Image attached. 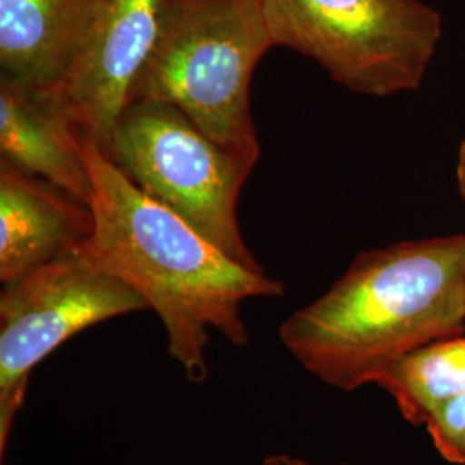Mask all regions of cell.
I'll use <instances>...</instances> for the list:
<instances>
[{
    "label": "cell",
    "instance_id": "obj_9",
    "mask_svg": "<svg viewBox=\"0 0 465 465\" xmlns=\"http://www.w3.org/2000/svg\"><path fill=\"white\" fill-rule=\"evenodd\" d=\"M95 228L88 202L0 161L2 284L78 249Z\"/></svg>",
    "mask_w": 465,
    "mask_h": 465
},
{
    "label": "cell",
    "instance_id": "obj_15",
    "mask_svg": "<svg viewBox=\"0 0 465 465\" xmlns=\"http://www.w3.org/2000/svg\"><path fill=\"white\" fill-rule=\"evenodd\" d=\"M341 465H347V464H341Z\"/></svg>",
    "mask_w": 465,
    "mask_h": 465
},
{
    "label": "cell",
    "instance_id": "obj_11",
    "mask_svg": "<svg viewBox=\"0 0 465 465\" xmlns=\"http://www.w3.org/2000/svg\"><path fill=\"white\" fill-rule=\"evenodd\" d=\"M374 384L391 395L405 420L426 424L441 403L465 391V331L409 351Z\"/></svg>",
    "mask_w": 465,
    "mask_h": 465
},
{
    "label": "cell",
    "instance_id": "obj_13",
    "mask_svg": "<svg viewBox=\"0 0 465 465\" xmlns=\"http://www.w3.org/2000/svg\"><path fill=\"white\" fill-rule=\"evenodd\" d=\"M259 465H314L297 459V457H292V455H284V453H276V455H269Z\"/></svg>",
    "mask_w": 465,
    "mask_h": 465
},
{
    "label": "cell",
    "instance_id": "obj_7",
    "mask_svg": "<svg viewBox=\"0 0 465 465\" xmlns=\"http://www.w3.org/2000/svg\"><path fill=\"white\" fill-rule=\"evenodd\" d=\"M161 0H99L66 78L57 84L80 134L102 145L126 107L159 26Z\"/></svg>",
    "mask_w": 465,
    "mask_h": 465
},
{
    "label": "cell",
    "instance_id": "obj_1",
    "mask_svg": "<svg viewBox=\"0 0 465 465\" xmlns=\"http://www.w3.org/2000/svg\"><path fill=\"white\" fill-rule=\"evenodd\" d=\"M92 178V236L78 250L100 271L132 286L147 302L167 334V353L192 384L209 376V330L242 349L250 341L242 305L278 299L284 282L252 271L214 247L188 223L143 195L84 136Z\"/></svg>",
    "mask_w": 465,
    "mask_h": 465
},
{
    "label": "cell",
    "instance_id": "obj_6",
    "mask_svg": "<svg viewBox=\"0 0 465 465\" xmlns=\"http://www.w3.org/2000/svg\"><path fill=\"white\" fill-rule=\"evenodd\" d=\"M142 311H149V305L132 286L90 264L78 249L2 284V464L35 367L78 332Z\"/></svg>",
    "mask_w": 465,
    "mask_h": 465
},
{
    "label": "cell",
    "instance_id": "obj_14",
    "mask_svg": "<svg viewBox=\"0 0 465 465\" xmlns=\"http://www.w3.org/2000/svg\"><path fill=\"white\" fill-rule=\"evenodd\" d=\"M457 184L465 203V140L460 143L459 155H457Z\"/></svg>",
    "mask_w": 465,
    "mask_h": 465
},
{
    "label": "cell",
    "instance_id": "obj_8",
    "mask_svg": "<svg viewBox=\"0 0 465 465\" xmlns=\"http://www.w3.org/2000/svg\"><path fill=\"white\" fill-rule=\"evenodd\" d=\"M0 161L61 186L90 203L84 134L55 84L0 76Z\"/></svg>",
    "mask_w": 465,
    "mask_h": 465
},
{
    "label": "cell",
    "instance_id": "obj_10",
    "mask_svg": "<svg viewBox=\"0 0 465 465\" xmlns=\"http://www.w3.org/2000/svg\"><path fill=\"white\" fill-rule=\"evenodd\" d=\"M99 0H0V67L38 84L66 78Z\"/></svg>",
    "mask_w": 465,
    "mask_h": 465
},
{
    "label": "cell",
    "instance_id": "obj_2",
    "mask_svg": "<svg viewBox=\"0 0 465 465\" xmlns=\"http://www.w3.org/2000/svg\"><path fill=\"white\" fill-rule=\"evenodd\" d=\"M464 331L465 234H451L357 255L282 322L280 340L319 381L353 391L409 351Z\"/></svg>",
    "mask_w": 465,
    "mask_h": 465
},
{
    "label": "cell",
    "instance_id": "obj_4",
    "mask_svg": "<svg viewBox=\"0 0 465 465\" xmlns=\"http://www.w3.org/2000/svg\"><path fill=\"white\" fill-rule=\"evenodd\" d=\"M99 147L143 195L238 264L264 271L238 223L240 193L259 155L217 142L174 104L147 99L128 102Z\"/></svg>",
    "mask_w": 465,
    "mask_h": 465
},
{
    "label": "cell",
    "instance_id": "obj_12",
    "mask_svg": "<svg viewBox=\"0 0 465 465\" xmlns=\"http://www.w3.org/2000/svg\"><path fill=\"white\" fill-rule=\"evenodd\" d=\"M424 426L445 460L465 465V391L441 403Z\"/></svg>",
    "mask_w": 465,
    "mask_h": 465
},
{
    "label": "cell",
    "instance_id": "obj_3",
    "mask_svg": "<svg viewBox=\"0 0 465 465\" xmlns=\"http://www.w3.org/2000/svg\"><path fill=\"white\" fill-rule=\"evenodd\" d=\"M274 42L261 0H161L128 102L174 104L217 142L261 155L250 82Z\"/></svg>",
    "mask_w": 465,
    "mask_h": 465
},
{
    "label": "cell",
    "instance_id": "obj_5",
    "mask_svg": "<svg viewBox=\"0 0 465 465\" xmlns=\"http://www.w3.org/2000/svg\"><path fill=\"white\" fill-rule=\"evenodd\" d=\"M274 47L316 61L353 94L417 90L443 35L422 0H261Z\"/></svg>",
    "mask_w": 465,
    "mask_h": 465
}]
</instances>
